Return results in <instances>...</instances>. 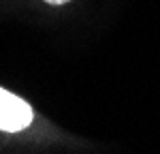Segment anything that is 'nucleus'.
Instances as JSON below:
<instances>
[{
	"instance_id": "f257e3e1",
	"label": "nucleus",
	"mask_w": 160,
	"mask_h": 154,
	"mask_svg": "<svg viewBox=\"0 0 160 154\" xmlns=\"http://www.w3.org/2000/svg\"><path fill=\"white\" fill-rule=\"evenodd\" d=\"M32 107L13 94L9 90L0 88V131L2 133H19L32 124Z\"/></svg>"
},
{
	"instance_id": "f03ea898",
	"label": "nucleus",
	"mask_w": 160,
	"mask_h": 154,
	"mask_svg": "<svg viewBox=\"0 0 160 154\" xmlns=\"http://www.w3.org/2000/svg\"><path fill=\"white\" fill-rule=\"evenodd\" d=\"M45 2H47V4H53V7H56V4H64V2H68V0H45Z\"/></svg>"
}]
</instances>
